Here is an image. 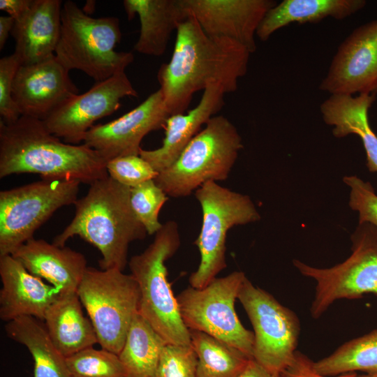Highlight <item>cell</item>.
Instances as JSON below:
<instances>
[{
	"mask_svg": "<svg viewBox=\"0 0 377 377\" xmlns=\"http://www.w3.org/2000/svg\"><path fill=\"white\" fill-rule=\"evenodd\" d=\"M251 52L239 43L207 35L188 15L177 29L172 57L158 69L157 78L170 115L184 113L193 95L212 84L226 94L237 89L247 71Z\"/></svg>",
	"mask_w": 377,
	"mask_h": 377,
	"instance_id": "cell-1",
	"label": "cell"
},
{
	"mask_svg": "<svg viewBox=\"0 0 377 377\" xmlns=\"http://www.w3.org/2000/svg\"><path fill=\"white\" fill-rule=\"evenodd\" d=\"M108 162L83 143L62 142L40 119L21 116L11 124L0 120V178L33 173L90 185L108 175Z\"/></svg>",
	"mask_w": 377,
	"mask_h": 377,
	"instance_id": "cell-2",
	"label": "cell"
},
{
	"mask_svg": "<svg viewBox=\"0 0 377 377\" xmlns=\"http://www.w3.org/2000/svg\"><path fill=\"white\" fill-rule=\"evenodd\" d=\"M130 189L109 175L94 182L75 202L71 222L52 243L65 246L69 239L78 236L101 252V269L123 271L130 244L147 234L131 206Z\"/></svg>",
	"mask_w": 377,
	"mask_h": 377,
	"instance_id": "cell-3",
	"label": "cell"
},
{
	"mask_svg": "<svg viewBox=\"0 0 377 377\" xmlns=\"http://www.w3.org/2000/svg\"><path fill=\"white\" fill-rule=\"evenodd\" d=\"M179 246L178 225L168 221L142 253L131 257L128 266L140 291L139 314L167 344L189 346L190 331L182 318L165 265Z\"/></svg>",
	"mask_w": 377,
	"mask_h": 377,
	"instance_id": "cell-4",
	"label": "cell"
},
{
	"mask_svg": "<svg viewBox=\"0 0 377 377\" xmlns=\"http://www.w3.org/2000/svg\"><path fill=\"white\" fill-rule=\"evenodd\" d=\"M121 38L119 20L93 17L71 1L61 10V27L55 56L69 71L84 72L96 82L125 71L134 59L131 52L115 51Z\"/></svg>",
	"mask_w": 377,
	"mask_h": 377,
	"instance_id": "cell-5",
	"label": "cell"
},
{
	"mask_svg": "<svg viewBox=\"0 0 377 377\" xmlns=\"http://www.w3.org/2000/svg\"><path fill=\"white\" fill-rule=\"evenodd\" d=\"M242 148L234 124L223 115L214 116L154 181L168 196H188L206 182L226 179Z\"/></svg>",
	"mask_w": 377,
	"mask_h": 377,
	"instance_id": "cell-6",
	"label": "cell"
},
{
	"mask_svg": "<svg viewBox=\"0 0 377 377\" xmlns=\"http://www.w3.org/2000/svg\"><path fill=\"white\" fill-rule=\"evenodd\" d=\"M202 209V226L194 244L200 260L189 283L202 288L227 267L226 252L228 230L236 226L258 221L261 216L251 198L216 182H208L195 191Z\"/></svg>",
	"mask_w": 377,
	"mask_h": 377,
	"instance_id": "cell-7",
	"label": "cell"
},
{
	"mask_svg": "<svg viewBox=\"0 0 377 377\" xmlns=\"http://www.w3.org/2000/svg\"><path fill=\"white\" fill-rule=\"evenodd\" d=\"M350 240V256L332 267L320 268L293 260L301 274L316 282L310 308L313 318H319L338 300L377 295V228L358 223Z\"/></svg>",
	"mask_w": 377,
	"mask_h": 377,
	"instance_id": "cell-8",
	"label": "cell"
},
{
	"mask_svg": "<svg viewBox=\"0 0 377 377\" xmlns=\"http://www.w3.org/2000/svg\"><path fill=\"white\" fill-rule=\"evenodd\" d=\"M102 348L119 355L138 313L140 291L134 277L118 269L87 267L77 290Z\"/></svg>",
	"mask_w": 377,
	"mask_h": 377,
	"instance_id": "cell-9",
	"label": "cell"
},
{
	"mask_svg": "<svg viewBox=\"0 0 377 377\" xmlns=\"http://www.w3.org/2000/svg\"><path fill=\"white\" fill-rule=\"evenodd\" d=\"M246 277L243 272L235 271L202 288L188 287L177 299L189 331L204 332L253 358V332L243 326L235 309Z\"/></svg>",
	"mask_w": 377,
	"mask_h": 377,
	"instance_id": "cell-10",
	"label": "cell"
},
{
	"mask_svg": "<svg viewBox=\"0 0 377 377\" xmlns=\"http://www.w3.org/2000/svg\"><path fill=\"white\" fill-rule=\"evenodd\" d=\"M81 182L42 179L0 191V256L12 253L62 207L77 201Z\"/></svg>",
	"mask_w": 377,
	"mask_h": 377,
	"instance_id": "cell-11",
	"label": "cell"
},
{
	"mask_svg": "<svg viewBox=\"0 0 377 377\" xmlns=\"http://www.w3.org/2000/svg\"><path fill=\"white\" fill-rule=\"evenodd\" d=\"M237 299L253 328V359L270 372L281 375L297 350L300 332L297 316L247 277Z\"/></svg>",
	"mask_w": 377,
	"mask_h": 377,
	"instance_id": "cell-12",
	"label": "cell"
},
{
	"mask_svg": "<svg viewBox=\"0 0 377 377\" xmlns=\"http://www.w3.org/2000/svg\"><path fill=\"white\" fill-rule=\"evenodd\" d=\"M138 96L125 71H121L74 96L42 121L52 134L66 143L78 145L96 121L119 108L123 98Z\"/></svg>",
	"mask_w": 377,
	"mask_h": 377,
	"instance_id": "cell-13",
	"label": "cell"
},
{
	"mask_svg": "<svg viewBox=\"0 0 377 377\" xmlns=\"http://www.w3.org/2000/svg\"><path fill=\"white\" fill-rule=\"evenodd\" d=\"M319 89L331 95L374 94L377 89V20L341 43Z\"/></svg>",
	"mask_w": 377,
	"mask_h": 377,
	"instance_id": "cell-14",
	"label": "cell"
},
{
	"mask_svg": "<svg viewBox=\"0 0 377 377\" xmlns=\"http://www.w3.org/2000/svg\"><path fill=\"white\" fill-rule=\"evenodd\" d=\"M170 116L158 89L121 117L94 125L84 134L82 143L98 151L108 161L120 156L140 155V143L145 136L164 127Z\"/></svg>",
	"mask_w": 377,
	"mask_h": 377,
	"instance_id": "cell-15",
	"label": "cell"
},
{
	"mask_svg": "<svg viewBox=\"0 0 377 377\" xmlns=\"http://www.w3.org/2000/svg\"><path fill=\"white\" fill-rule=\"evenodd\" d=\"M182 3L207 35L232 40L251 54L256 50L255 36L260 22L277 4L273 0H182Z\"/></svg>",
	"mask_w": 377,
	"mask_h": 377,
	"instance_id": "cell-16",
	"label": "cell"
},
{
	"mask_svg": "<svg viewBox=\"0 0 377 377\" xmlns=\"http://www.w3.org/2000/svg\"><path fill=\"white\" fill-rule=\"evenodd\" d=\"M78 92L69 71L54 54L43 61L20 67L13 83V98L21 116L44 120Z\"/></svg>",
	"mask_w": 377,
	"mask_h": 377,
	"instance_id": "cell-17",
	"label": "cell"
},
{
	"mask_svg": "<svg viewBox=\"0 0 377 377\" xmlns=\"http://www.w3.org/2000/svg\"><path fill=\"white\" fill-rule=\"evenodd\" d=\"M0 318L9 322L22 316L44 320L59 291L31 274L11 255L0 256Z\"/></svg>",
	"mask_w": 377,
	"mask_h": 377,
	"instance_id": "cell-18",
	"label": "cell"
},
{
	"mask_svg": "<svg viewBox=\"0 0 377 377\" xmlns=\"http://www.w3.org/2000/svg\"><path fill=\"white\" fill-rule=\"evenodd\" d=\"M223 89L218 84L208 86L198 105L188 111L170 116L165 124L162 145L155 149H141L140 156L157 172L170 166L203 124L224 105Z\"/></svg>",
	"mask_w": 377,
	"mask_h": 377,
	"instance_id": "cell-19",
	"label": "cell"
},
{
	"mask_svg": "<svg viewBox=\"0 0 377 377\" xmlns=\"http://www.w3.org/2000/svg\"><path fill=\"white\" fill-rule=\"evenodd\" d=\"M11 256L31 274L47 281L59 293H77L87 268L82 253L34 237Z\"/></svg>",
	"mask_w": 377,
	"mask_h": 377,
	"instance_id": "cell-20",
	"label": "cell"
},
{
	"mask_svg": "<svg viewBox=\"0 0 377 377\" xmlns=\"http://www.w3.org/2000/svg\"><path fill=\"white\" fill-rule=\"evenodd\" d=\"M61 0H34L29 10L15 20L11 36L22 65L43 61L54 55L61 27Z\"/></svg>",
	"mask_w": 377,
	"mask_h": 377,
	"instance_id": "cell-21",
	"label": "cell"
},
{
	"mask_svg": "<svg viewBox=\"0 0 377 377\" xmlns=\"http://www.w3.org/2000/svg\"><path fill=\"white\" fill-rule=\"evenodd\" d=\"M123 5L128 20L139 17L140 36L133 48L146 55L163 54L171 34L188 17L182 0H124Z\"/></svg>",
	"mask_w": 377,
	"mask_h": 377,
	"instance_id": "cell-22",
	"label": "cell"
},
{
	"mask_svg": "<svg viewBox=\"0 0 377 377\" xmlns=\"http://www.w3.org/2000/svg\"><path fill=\"white\" fill-rule=\"evenodd\" d=\"M374 101L373 94L357 96L331 95L320 107L325 123L332 126V134L341 138L357 135L362 140L367 156V166L377 173V135L369 121V110Z\"/></svg>",
	"mask_w": 377,
	"mask_h": 377,
	"instance_id": "cell-23",
	"label": "cell"
},
{
	"mask_svg": "<svg viewBox=\"0 0 377 377\" xmlns=\"http://www.w3.org/2000/svg\"><path fill=\"white\" fill-rule=\"evenodd\" d=\"M82 306L77 293H59L45 316L47 334L66 357L98 343L94 326L84 316Z\"/></svg>",
	"mask_w": 377,
	"mask_h": 377,
	"instance_id": "cell-24",
	"label": "cell"
},
{
	"mask_svg": "<svg viewBox=\"0 0 377 377\" xmlns=\"http://www.w3.org/2000/svg\"><path fill=\"white\" fill-rule=\"evenodd\" d=\"M365 5L364 0H283L267 13L256 36L266 41L276 31L291 23H314L328 17L343 20Z\"/></svg>",
	"mask_w": 377,
	"mask_h": 377,
	"instance_id": "cell-25",
	"label": "cell"
},
{
	"mask_svg": "<svg viewBox=\"0 0 377 377\" xmlns=\"http://www.w3.org/2000/svg\"><path fill=\"white\" fill-rule=\"evenodd\" d=\"M9 338L27 348L34 362V377H73L64 357L51 341L42 320L22 316L5 325Z\"/></svg>",
	"mask_w": 377,
	"mask_h": 377,
	"instance_id": "cell-26",
	"label": "cell"
},
{
	"mask_svg": "<svg viewBox=\"0 0 377 377\" xmlns=\"http://www.w3.org/2000/svg\"><path fill=\"white\" fill-rule=\"evenodd\" d=\"M167 343L138 313L126 334L119 357L127 377H153Z\"/></svg>",
	"mask_w": 377,
	"mask_h": 377,
	"instance_id": "cell-27",
	"label": "cell"
},
{
	"mask_svg": "<svg viewBox=\"0 0 377 377\" xmlns=\"http://www.w3.org/2000/svg\"><path fill=\"white\" fill-rule=\"evenodd\" d=\"M190 336L197 355V377H237L252 359L204 332L190 331Z\"/></svg>",
	"mask_w": 377,
	"mask_h": 377,
	"instance_id": "cell-28",
	"label": "cell"
},
{
	"mask_svg": "<svg viewBox=\"0 0 377 377\" xmlns=\"http://www.w3.org/2000/svg\"><path fill=\"white\" fill-rule=\"evenodd\" d=\"M313 366L325 376L357 371L377 375V329L344 343L330 355L313 362Z\"/></svg>",
	"mask_w": 377,
	"mask_h": 377,
	"instance_id": "cell-29",
	"label": "cell"
},
{
	"mask_svg": "<svg viewBox=\"0 0 377 377\" xmlns=\"http://www.w3.org/2000/svg\"><path fill=\"white\" fill-rule=\"evenodd\" d=\"M66 359L73 377H127L119 355L103 348L89 347Z\"/></svg>",
	"mask_w": 377,
	"mask_h": 377,
	"instance_id": "cell-30",
	"label": "cell"
},
{
	"mask_svg": "<svg viewBox=\"0 0 377 377\" xmlns=\"http://www.w3.org/2000/svg\"><path fill=\"white\" fill-rule=\"evenodd\" d=\"M168 197L156 184L154 179L131 188V206L147 234L155 235L162 227L163 224L158 220V215Z\"/></svg>",
	"mask_w": 377,
	"mask_h": 377,
	"instance_id": "cell-31",
	"label": "cell"
},
{
	"mask_svg": "<svg viewBox=\"0 0 377 377\" xmlns=\"http://www.w3.org/2000/svg\"><path fill=\"white\" fill-rule=\"evenodd\" d=\"M197 362L191 345L166 344L153 377H197Z\"/></svg>",
	"mask_w": 377,
	"mask_h": 377,
	"instance_id": "cell-32",
	"label": "cell"
},
{
	"mask_svg": "<svg viewBox=\"0 0 377 377\" xmlns=\"http://www.w3.org/2000/svg\"><path fill=\"white\" fill-rule=\"evenodd\" d=\"M108 175L119 184L133 188L158 175L140 155L120 156L109 161L106 165Z\"/></svg>",
	"mask_w": 377,
	"mask_h": 377,
	"instance_id": "cell-33",
	"label": "cell"
},
{
	"mask_svg": "<svg viewBox=\"0 0 377 377\" xmlns=\"http://www.w3.org/2000/svg\"><path fill=\"white\" fill-rule=\"evenodd\" d=\"M349 188L348 205L358 214V223H369L377 228V194L369 182L355 176H344Z\"/></svg>",
	"mask_w": 377,
	"mask_h": 377,
	"instance_id": "cell-34",
	"label": "cell"
},
{
	"mask_svg": "<svg viewBox=\"0 0 377 377\" xmlns=\"http://www.w3.org/2000/svg\"><path fill=\"white\" fill-rule=\"evenodd\" d=\"M22 65L14 52L0 59V116L6 124L13 123L21 117L13 98V88L15 75Z\"/></svg>",
	"mask_w": 377,
	"mask_h": 377,
	"instance_id": "cell-35",
	"label": "cell"
},
{
	"mask_svg": "<svg viewBox=\"0 0 377 377\" xmlns=\"http://www.w3.org/2000/svg\"><path fill=\"white\" fill-rule=\"evenodd\" d=\"M313 362L305 354L296 350L290 364L281 374V377H354L357 373L337 376H325L316 371Z\"/></svg>",
	"mask_w": 377,
	"mask_h": 377,
	"instance_id": "cell-36",
	"label": "cell"
},
{
	"mask_svg": "<svg viewBox=\"0 0 377 377\" xmlns=\"http://www.w3.org/2000/svg\"><path fill=\"white\" fill-rule=\"evenodd\" d=\"M34 0H0V10L17 20L29 10Z\"/></svg>",
	"mask_w": 377,
	"mask_h": 377,
	"instance_id": "cell-37",
	"label": "cell"
},
{
	"mask_svg": "<svg viewBox=\"0 0 377 377\" xmlns=\"http://www.w3.org/2000/svg\"><path fill=\"white\" fill-rule=\"evenodd\" d=\"M237 377H281V375L270 372L252 358Z\"/></svg>",
	"mask_w": 377,
	"mask_h": 377,
	"instance_id": "cell-38",
	"label": "cell"
},
{
	"mask_svg": "<svg viewBox=\"0 0 377 377\" xmlns=\"http://www.w3.org/2000/svg\"><path fill=\"white\" fill-rule=\"evenodd\" d=\"M15 20L10 16L0 17V50H1L6 43L9 34H11Z\"/></svg>",
	"mask_w": 377,
	"mask_h": 377,
	"instance_id": "cell-39",
	"label": "cell"
},
{
	"mask_svg": "<svg viewBox=\"0 0 377 377\" xmlns=\"http://www.w3.org/2000/svg\"><path fill=\"white\" fill-rule=\"evenodd\" d=\"M354 377H377V375H369L367 374H356V375Z\"/></svg>",
	"mask_w": 377,
	"mask_h": 377,
	"instance_id": "cell-40",
	"label": "cell"
},
{
	"mask_svg": "<svg viewBox=\"0 0 377 377\" xmlns=\"http://www.w3.org/2000/svg\"><path fill=\"white\" fill-rule=\"evenodd\" d=\"M376 93H377V89H376V92H375V94H376Z\"/></svg>",
	"mask_w": 377,
	"mask_h": 377,
	"instance_id": "cell-41",
	"label": "cell"
}]
</instances>
